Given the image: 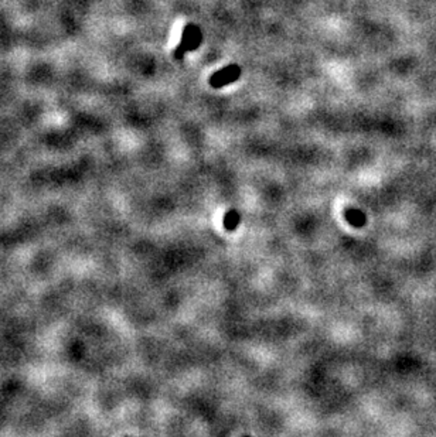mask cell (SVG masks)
<instances>
[{
	"instance_id": "1",
	"label": "cell",
	"mask_w": 436,
	"mask_h": 437,
	"mask_svg": "<svg viewBox=\"0 0 436 437\" xmlns=\"http://www.w3.org/2000/svg\"><path fill=\"white\" fill-rule=\"evenodd\" d=\"M201 40H203V35H201L200 27H197L196 24H187L183 30L181 41L174 51V57L181 58L187 51L196 50L197 47H200Z\"/></svg>"
},
{
	"instance_id": "2",
	"label": "cell",
	"mask_w": 436,
	"mask_h": 437,
	"mask_svg": "<svg viewBox=\"0 0 436 437\" xmlns=\"http://www.w3.org/2000/svg\"><path fill=\"white\" fill-rule=\"evenodd\" d=\"M241 75V68L235 64L227 66L226 68L217 71L212 74V77L210 78V84L212 88H223L228 84L235 82Z\"/></svg>"
}]
</instances>
